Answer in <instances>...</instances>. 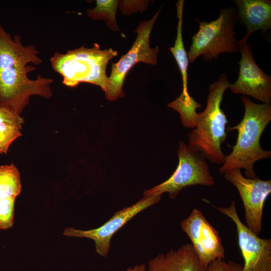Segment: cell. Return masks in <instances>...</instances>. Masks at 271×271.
Wrapping results in <instances>:
<instances>
[{"instance_id":"cell-1","label":"cell","mask_w":271,"mask_h":271,"mask_svg":"<svg viewBox=\"0 0 271 271\" xmlns=\"http://www.w3.org/2000/svg\"><path fill=\"white\" fill-rule=\"evenodd\" d=\"M39 53L34 46H24L20 36L12 38L0 24V107L20 114L30 96L49 98L52 96V78L40 74L35 79L28 76L36 69L29 63H42Z\"/></svg>"},{"instance_id":"cell-2","label":"cell","mask_w":271,"mask_h":271,"mask_svg":"<svg viewBox=\"0 0 271 271\" xmlns=\"http://www.w3.org/2000/svg\"><path fill=\"white\" fill-rule=\"evenodd\" d=\"M244 113L241 121L227 130H237L238 137L231 152L225 156L220 173L233 169H243L245 177L256 178L253 170L254 163L261 159L271 157V152L262 149L260 145L262 133L271 120V104L255 103L248 97L242 96Z\"/></svg>"},{"instance_id":"cell-3","label":"cell","mask_w":271,"mask_h":271,"mask_svg":"<svg viewBox=\"0 0 271 271\" xmlns=\"http://www.w3.org/2000/svg\"><path fill=\"white\" fill-rule=\"evenodd\" d=\"M231 83L225 73L208 88L205 109L198 116L196 126L188 134V144L201 153L212 164L220 165L225 156L221 149L227 138L226 125L228 123L221 104L225 90Z\"/></svg>"},{"instance_id":"cell-4","label":"cell","mask_w":271,"mask_h":271,"mask_svg":"<svg viewBox=\"0 0 271 271\" xmlns=\"http://www.w3.org/2000/svg\"><path fill=\"white\" fill-rule=\"evenodd\" d=\"M117 55L116 51L102 50L95 43L90 48L82 46L65 54L55 52L50 63L54 71L62 76L65 85L74 87L80 83H88L100 87L105 92L108 82L106 66Z\"/></svg>"},{"instance_id":"cell-5","label":"cell","mask_w":271,"mask_h":271,"mask_svg":"<svg viewBox=\"0 0 271 271\" xmlns=\"http://www.w3.org/2000/svg\"><path fill=\"white\" fill-rule=\"evenodd\" d=\"M235 21L234 7L220 9V15L215 20L209 22L198 20L199 30L192 37L187 54L189 63H193L201 55L204 60L209 61L224 53L238 51Z\"/></svg>"},{"instance_id":"cell-6","label":"cell","mask_w":271,"mask_h":271,"mask_svg":"<svg viewBox=\"0 0 271 271\" xmlns=\"http://www.w3.org/2000/svg\"><path fill=\"white\" fill-rule=\"evenodd\" d=\"M177 154L179 163L174 173L165 182L145 190L144 197L168 193L169 197L174 199L187 186L200 185L210 187L215 184L206 158L201 153L181 141Z\"/></svg>"},{"instance_id":"cell-7","label":"cell","mask_w":271,"mask_h":271,"mask_svg":"<svg viewBox=\"0 0 271 271\" xmlns=\"http://www.w3.org/2000/svg\"><path fill=\"white\" fill-rule=\"evenodd\" d=\"M161 8L151 19L140 23L134 31L137 36L131 48L118 62H112L111 73L108 77V82L104 92L107 100L113 101L124 96L122 90L124 80L128 71L134 65L140 62L151 65L157 64L159 47L151 48L150 36Z\"/></svg>"},{"instance_id":"cell-8","label":"cell","mask_w":271,"mask_h":271,"mask_svg":"<svg viewBox=\"0 0 271 271\" xmlns=\"http://www.w3.org/2000/svg\"><path fill=\"white\" fill-rule=\"evenodd\" d=\"M205 201L234 223L244 260L241 271H271V239L259 237L242 223L238 215L235 201H232L228 207H217Z\"/></svg>"},{"instance_id":"cell-9","label":"cell","mask_w":271,"mask_h":271,"mask_svg":"<svg viewBox=\"0 0 271 271\" xmlns=\"http://www.w3.org/2000/svg\"><path fill=\"white\" fill-rule=\"evenodd\" d=\"M225 179L237 189L244 209L246 226L256 235L262 230V217L265 201L271 193V180L244 177L240 169L224 173Z\"/></svg>"},{"instance_id":"cell-10","label":"cell","mask_w":271,"mask_h":271,"mask_svg":"<svg viewBox=\"0 0 271 271\" xmlns=\"http://www.w3.org/2000/svg\"><path fill=\"white\" fill-rule=\"evenodd\" d=\"M248 39L243 37L238 41V51L241 54L238 77L229 88L234 94L251 96L262 103H270L271 77L256 64Z\"/></svg>"},{"instance_id":"cell-11","label":"cell","mask_w":271,"mask_h":271,"mask_svg":"<svg viewBox=\"0 0 271 271\" xmlns=\"http://www.w3.org/2000/svg\"><path fill=\"white\" fill-rule=\"evenodd\" d=\"M188 235L201 264L205 267L212 262L225 258V249L218 232L206 220L202 211L194 209L180 223Z\"/></svg>"},{"instance_id":"cell-12","label":"cell","mask_w":271,"mask_h":271,"mask_svg":"<svg viewBox=\"0 0 271 271\" xmlns=\"http://www.w3.org/2000/svg\"><path fill=\"white\" fill-rule=\"evenodd\" d=\"M161 195L144 197L135 204L117 211L104 224L98 228L87 230L67 227L64 235L69 237H85L92 239L96 252L102 256H107L113 234L135 215L150 206L159 202Z\"/></svg>"},{"instance_id":"cell-13","label":"cell","mask_w":271,"mask_h":271,"mask_svg":"<svg viewBox=\"0 0 271 271\" xmlns=\"http://www.w3.org/2000/svg\"><path fill=\"white\" fill-rule=\"evenodd\" d=\"M206 268L201 264L192 244H186L149 260L146 271H206Z\"/></svg>"},{"instance_id":"cell-14","label":"cell","mask_w":271,"mask_h":271,"mask_svg":"<svg viewBox=\"0 0 271 271\" xmlns=\"http://www.w3.org/2000/svg\"><path fill=\"white\" fill-rule=\"evenodd\" d=\"M239 17L246 26L243 37L248 39L254 32H265L271 28V1L270 0H235Z\"/></svg>"},{"instance_id":"cell-15","label":"cell","mask_w":271,"mask_h":271,"mask_svg":"<svg viewBox=\"0 0 271 271\" xmlns=\"http://www.w3.org/2000/svg\"><path fill=\"white\" fill-rule=\"evenodd\" d=\"M24 121L10 108L0 107V154H7L11 144L22 136Z\"/></svg>"},{"instance_id":"cell-16","label":"cell","mask_w":271,"mask_h":271,"mask_svg":"<svg viewBox=\"0 0 271 271\" xmlns=\"http://www.w3.org/2000/svg\"><path fill=\"white\" fill-rule=\"evenodd\" d=\"M185 1L179 0L176 2L178 24L177 35L173 47L169 48L172 53L178 66L182 78L183 90L181 94L186 97L190 96L188 89L187 70L189 61L187 53L185 50L182 36V25L183 10Z\"/></svg>"},{"instance_id":"cell-17","label":"cell","mask_w":271,"mask_h":271,"mask_svg":"<svg viewBox=\"0 0 271 271\" xmlns=\"http://www.w3.org/2000/svg\"><path fill=\"white\" fill-rule=\"evenodd\" d=\"M20 174L12 164L0 166V200L16 198L21 192Z\"/></svg>"},{"instance_id":"cell-18","label":"cell","mask_w":271,"mask_h":271,"mask_svg":"<svg viewBox=\"0 0 271 271\" xmlns=\"http://www.w3.org/2000/svg\"><path fill=\"white\" fill-rule=\"evenodd\" d=\"M168 106L178 111L183 126L194 128L196 125L198 113L197 108H200L202 105L190 96L186 97L181 94L174 101L169 103Z\"/></svg>"},{"instance_id":"cell-19","label":"cell","mask_w":271,"mask_h":271,"mask_svg":"<svg viewBox=\"0 0 271 271\" xmlns=\"http://www.w3.org/2000/svg\"><path fill=\"white\" fill-rule=\"evenodd\" d=\"M119 1L96 0V7L87 11V16L93 20L106 21L108 27L113 31H119L116 20Z\"/></svg>"},{"instance_id":"cell-20","label":"cell","mask_w":271,"mask_h":271,"mask_svg":"<svg viewBox=\"0 0 271 271\" xmlns=\"http://www.w3.org/2000/svg\"><path fill=\"white\" fill-rule=\"evenodd\" d=\"M16 198L0 200V230H6L12 227L15 214Z\"/></svg>"},{"instance_id":"cell-21","label":"cell","mask_w":271,"mask_h":271,"mask_svg":"<svg viewBox=\"0 0 271 271\" xmlns=\"http://www.w3.org/2000/svg\"><path fill=\"white\" fill-rule=\"evenodd\" d=\"M242 265L231 260L217 259L210 263L206 271H241Z\"/></svg>"},{"instance_id":"cell-22","label":"cell","mask_w":271,"mask_h":271,"mask_svg":"<svg viewBox=\"0 0 271 271\" xmlns=\"http://www.w3.org/2000/svg\"><path fill=\"white\" fill-rule=\"evenodd\" d=\"M149 1H122L119 5L123 15H129L137 11L146 10Z\"/></svg>"},{"instance_id":"cell-23","label":"cell","mask_w":271,"mask_h":271,"mask_svg":"<svg viewBox=\"0 0 271 271\" xmlns=\"http://www.w3.org/2000/svg\"><path fill=\"white\" fill-rule=\"evenodd\" d=\"M126 271H146L145 264L138 265L132 268H129Z\"/></svg>"}]
</instances>
